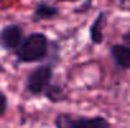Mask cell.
<instances>
[{
    "mask_svg": "<svg viewBox=\"0 0 130 128\" xmlns=\"http://www.w3.org/2000/svg\"><path fill=\"white\" fill-rule=\"evenodd\" d=\"M52 53V40L43 32L25 35L20 46L14 52L18 64H33L48 60Z\"/></svg>",
    "mask_w": 130,
    "mask_h": 128,
    "instance_id": "6da1fadb",
    "label": "cell"
},
{
    "mask_svg": "<svg viewBox=\"0 0 130 128\" xmlns=\"http://www.w3.org/2000/svg\"><path fill=\"white\" fill-rule=\"evenodd\" d=\"M56 65L57 63L47 60L30 70L24 81V90L32 97L44 95L45 90L53 83Z\"/></svg>",
    "mask_w": 130,
    "mask_h": 128,
    "instance_id": "7a4b0ae2",
    "label": "cell"
},
{
    "mask_svg": "<svg viewBox=\"0 0 130 128\" xmlns=\"http://www.w3.org/2000/svg\"><path fill=\"white\" fill-rule=\"evenodd\" d=\"M54 128H111V123L104 116H85L68 112L56 114L53 119Z\"/></svg>",
    "mask_w": 130,
    "mask_h": 128,
    "instance_id": "3957f363",
    "label": "cell"
},
{
    "mask_svg": "<svg viewBox=\"0 0 130 128\" xmlns=\"http://www.w3.org/2000/svg\"><path fill=\"white\" fill-rule=\"evenodd\" d=\"M24 38V29L19 24H6L0 29V48L8 53H14L20 46Z\"/></svg>",
    "mask_w": 130,
    "mask_h": 128,
    "instance_id": "277c9868",
    "label": "cell"
},
{
    "mask_svg": "<svg viewBox=\"0 0 130 128\" xmlns=\"http://www.w3.org/2000/svg\"><path fill=\"white\" fill-rule=\"evenodd\" d=\"M109 55L118 68L121 70H130V45L124 43L112 44L109 48Z\"/></svg>",
    "mask_w": 130,
    "mask_h": 128,
    "instance_id": "5b68a950",
    "label": "cell"
},
{
    "mask_svg": "<svg viewBox=\"0 0 130 128\" xmlns=\"http://www.w3.org/2000/svg\"><path fill=\"white\" fill-rule=\"evenodd\" d=\"M61 10L57 5L51 4L47 0H39L36 3L33 9V20L34 21H48L58 18Z\"/></svg>",
    "mask_w": 130,
    "mask_h": 128,
    "instance_id": "8992f818",
    "label": "cell"
},
{
    "mask_svg": "<svg viewBox=\"0 0 130 128\" xmlns=\"http://www.w3.org/2000/svg\"><path fill=\"white\" fill-rule=\"evenodd\" d=\"M107 20V11H99V14L95 16L92 23L88 28V38L90 42L93 45H101L105 38H104V27Z\"/></svg>",
    "mask_w": 130,
    "mask_h": 128,
    "instance_id": "52a82bcc",
    "label": "cell"
},
{
    "mask_svg": "<svg viewBox=\"0 0 130 128\" xmlns=\"http://www.w3.org/2000/svg\"><path fill=\"white\" fill-rule=\"evenodd\" d=\"M44 97L48 102L57 104V103H62V102L68 99V92H67V88L63 84L52 83L51 87L45 90Z\"/></svg>",
    "mask_w": 130,
    "mask_h": 128,
    "instance_id": "ba28073f",
    "label": "cell"
},
{
    "mask_svg": "<svg viewBox=\"0 0 130 128\" xmlns=\"http://www.w3.org/2000/svg\"><path fill=\"white\" fill-rule=\"evenodd\" d=\"M8 107H9L8 95H6L3 90H0V117H4V116L6 114Z\"/></svg>",
    "mask_w": 130,
    "mask_h": 128,
    "instance_id": "9c48e42d",
    "label": "cell"
},
{
    "mask_svg": "<svg viewBox=\"0 0 130 128\" xmlns=\"http://www.w3.org/2000/svg\"><path fill=\"white\" fill-rule=\"evenodd\" d=\"M121 39H123V43H124V44L130 45V29H128V30H126V32L123 34Z\"/></svg>",
    "mask_w": 130,
    "mask_h": 128,
    "instance_id": "30bf717a",
    "label": "cell"
},
{
    "mask_svg": "<svg viewBox=\"0 0 130 128\" xmlns=\"http://www.w3.org/2000/svg\"><path fill=\"white\" fill-rule=\"evenodd\" d=\"M57 1H61V3H76V1H80V0H57Z\"/></svg>",
    "mask_w": 130,
    "mask_h": 128,
    "instance_id": "8fae6325",
    "label": "cell"
},
{
    "mask_svg": "<svg viewBox=\"0 0 130 128\" xmlns=\"http://www.w3.org/2000/svg\"><path fill=\"white\" fill-rule=\"evenodd\" d=\"M128 1H129V0H119V4H120V5H125Z\"/></svg>",
    "mask_w": 130,
    "mask_h": 128,
    "instance_id": "7c38bea8",
    "label": "cell"
}]
</instances>
